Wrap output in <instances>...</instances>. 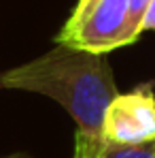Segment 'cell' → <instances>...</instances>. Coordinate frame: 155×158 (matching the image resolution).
<instances>
[{
    "instance_id": "8992f818",
    "label": "cell",
    "mask_w": 155,
    "mask_h": 158,
    "mask_svg": "<svg viewBox=\"0 0 155 158\" xmlns=\"http://www.w3.org/2000/svg\"><path fill=\"white\" fill-rule=\"evenodd\" d=\"M147 30H155V0H151L145 17H142V24H140V32H147Z\"/></svg>"
},
{
    "instance_id": "277c9868",
    "label": "cell",
    "mask_w": 155,
    "mask_h": 158,
    "mask_svg": "<svg viewBox=\"0 0 155 158\" xmlns=\"http://www.w3.org/2000/svg\"><path fill=\"white\" fill-rule=\"evenodd\" d=\"M96 158H155V139L130 145H102Z\"/></svg>"
},
{
    "instance_id": "7a4b0ae2",
    "label": "cell",
    "mask_w": 155,
    "mask_h": 158,
    "mask_svg": "<svg viewBox=\"0 0 155 158\" xmlns=\"http://www.w3.org/2000/svg\"><path fill=\"white\" fill-rule=\"evenodd\" d=\"M136 41L132 0H79L66 24L55 34L57 45L102 56Z\"/></svg>"
},
{
    "instance_id": "5b68a950",
    "label": "cell",
    "mask_w": 155,
    "mask_h": 158,
    "mask_svg": "<svg viewBox=\"0 0 155 158\" xmlns=\"http://www.w3.org/2000/svg\"><path fill=\"white\" fill-rule=\"evenodd\" d=\"M149 4H151V0H132V26H134L138 36L142 34L140 32V24H142V17H145Z\"/></svg>"
},
{
    "instance_id": "6da1fadb",
    "label": "cell",
    "mask_w": 155,
    "mask_h": 158,
    "mask_svg": "<svg viewBox=\"0 0 155 158\" xmlns=\"http://www.w3.org/2000/svg\"><path fill=\"white\" fill-rule=\"evenodd\" d=\"M0 90H21L53 98L77 122L72 158H96L102 150V120L119 94L108 58L55 45L21 66L0 73Z\"/></svg>"
},
{
    "instance_id": "52a82bcc",
    "label": "cell",
    "mask_w": 155,
    "mask_h": 158,
    "mask_svg": "<svg viewBox=\"0 0 155 158\" xmlns=\"http://www.w3.org/2000/svg\"><path fill=\"white\" fill-rule=\"evenodd\" d=\"M0 158H32L26 152H15V154H6V156H0Z\"/></svg>"
},
{
    "instance_id": "3957f363",
    "label": "cell",
    "mask_w": 155,
    "mask_h": 158,
    "mask_svg": "<svg viewBox=\"0 0 155 158\" xmlns=\"http://www.w3.org/2000/svg\"><path fill=\"white\" fill-rule=\"evenodd\" d=\"M155 139V92L140 83L126 94H117L104 111L102 145H130Z\"/></svg>"
}]
</instances>
